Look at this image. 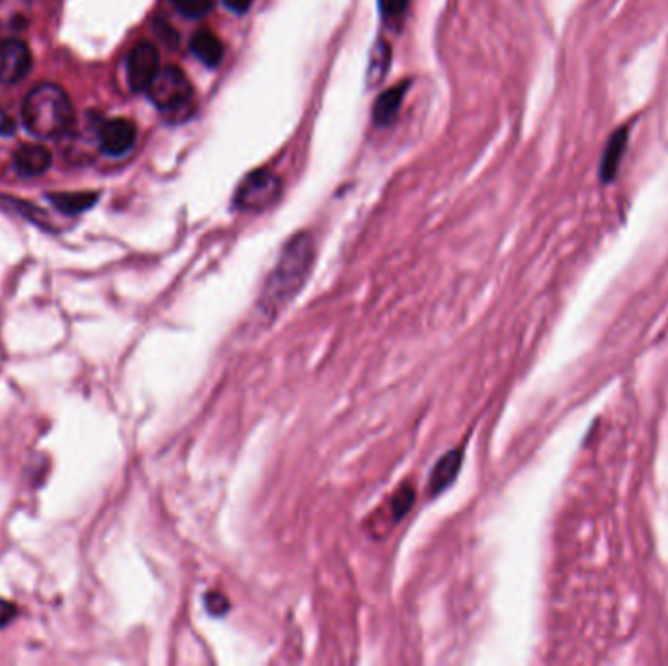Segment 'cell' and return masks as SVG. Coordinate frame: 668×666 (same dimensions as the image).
Instances as JSON below:
<instances>
[{
    "label": "cell",
    "mask_w": 668,
    "mask_h": 666,
    "mask_svg": "<svg viewBox=\"0 0 668 666\" xmlns=\"http://www.w3.org/2000/svg\"><path fill=\"white\" fill-rule=\"evenodd\" d=\"M161 71L159 49L151 41H139L128 55V82L135 92H147Z\"/></svg>",
    "instance_id": "5"
},
{
    "label": "cell",
    "mask_w": 668,
    "mask_h": 666,
    "mask_svg": "<svg viewBox=\"0 0 668 666\" xmlns=\"http://www.w3.org/2000/svg\"><path fill=\"white\" fill-rule=\"evenodd\" d=\"M16 614H18L16 606H14V604H12V602H8V600H3V598H0V628L8 626V623H10L14 618H16Z\"/></svg>",
    "instance_id": "20"
},
{
    "label": "cell",
    "mask_w": 668,
    "mask_h": 666,
    "mask_svg": "<svg viewBox=\"0 0 668 666\" xmlns=\"http://www.w3.org/2000/svg\"><path fill=\"white\" fill-rule=\"evenodd\" d=\"M414 496H416L414 487L411 483L401 484V489L393 494V498L387 505V515H389V518H391V524L401 522L409 515V510L414 505Z\"/></svg>",
    "instance_id": "16"
},
{
    "label": "cell",
    "mask_w": 668,
    "mask_h": 666,
    "mask_svg": "<svg viewBox=\"0 0 668 666\" xmlns=\"http://www.w3.org/2000/svg\"><path fill=\"white\" fill-rule=\"evenodd\" d=\"M147 94L161 112H178L192 102L193 88L183 68L169 65L161 68L157 77L152 78Z\"/></svg>",
    "instance_id": "3"
},
{
    "label": "cell",
    "mask_w": 668,
    "mask_h": 666,
    "mask_svg": "<svg viewBox=\"0 0 668 666\" xmlns=\"http://www.w3.org/2000/svg\"><path fill=\"white\" fill-rule=\"evenodd\" d=\"M282 196V180L270 171L250 172L235 192L233 203L243 212H262Z\"/></svg>",
    "instance_id": "4"
},
{
    "label": "cell",
    "mask_w": 668,
    "mask_h": 666,
    "mask_svg": "<svg viewBox=\"0 0 668 666\" xmlns=\"http://www.w3.org/2000/svg\"><path fill=\"white\" fill-rule=\"evenodd\" d=\"M171 3L186 18H204L212 10V0H171Z\"/></svg>",
    "instance_id": "17"
},
{
    "label": "cell",
    "mask_w": 668,
    "mask_h": 666,
    "mask_svg": "<svg viewBox=\"0 0 668 666\" xmlns=\"http://www.w3.org/2000/svg\"><path fill=\"white\" fill-rule=\"evenodd\" d=\"M51 166V152L46 145H22L14 152V169L20 176H39Z\"/></svg>",
    "instance_id": "9"
},
{
    "label": "cell",
    "mask_w": 668,
    "mask_h": 666,
    "mask_svg": "<svg viewBox=\"0 0 668 666\" xmlns=\"http://www.w3.org/2000/svg\"><path fill=\"white\" fill-rule=\"evenodd\" d=\"M409 0H380V8L385 18H399L405 12Z\"/></svg>",
    "instance_id": "19"
},
{
    "label": "cell",
    "mask_w": 668,
    "mask_h": 666,
    "mask_svg": "<svg viewBox=\"0 0 668 666\" xmlns=\"http://www.w3.org/2000/svg\"><path fill=\"white\" fill-rule=\"evenodd\" d=\"M223 3H225V6L231 12H235V14H245L250 8V5H253V0H223Z\"/></svg>",
    "instance_id": "21"
},
{
    "label": "cell",
    "mask_w": 668,
    "mask_h": 666,
    "mask_svg": "<svg viewBox=\"0 0 668 666\" xmlns=\"http://www.w3.org/2000/svg\"><path fill=\"white\" fill-rule=\"evenodd\" d=\"M462 450H452L440 457L433 469V475H430V494H440L455 481L459 469H462Z\"/></svg>",
    "instance_id": "11"
},
{
    "label": "cell",
    "mask_w": 668,
    "mask_h": 666,
    "mask_svg": "<svg viewBox=\"0 0 668 666\" xmlns=\"http://www.w3.org/2000/svg\"><path fill=\"white\" fill-rule=\"evenodd\" d=\"M407 88L409 82H401V85L387 88L385 92H381V96H378V100L373 104V121L378 123V126L383 128L395 121L402 99H405L407 94Z\"/></svg>",
    "instance_id": "10"
},
{
    "label": "cell",
    "mask_w": 668,
    "mask_h": 666,
    "mask_svg": "<svg viewBox=\"0 0 668 666\" xmlns=\"http://www.w3.org/2000/svg\"><path fill=\"white\" fill-rule=\"evenodd\" d=\"M190 49L207 67H217L223 61V55H225L223 41L210 30H202L193 36L190 41Z\"/></svg>",
    "instance_id": "13"
},
{
    "label": "cell",
    "mask_w": 668,
    "mask_h": 666,
    "mask_svg": "<svg viewBox=\"0 0 668 666\" xmlns=\"http://www.w3.org/2000/svg\"><path fill=\"white\" fill-rule=\"evenodd\" d=\"M315 241L309 233H299L291 239L277 258L272 274L264 284L258 307L268 317L280 313L294 299L313 268Z\"/></svg>",
    "instance_id": "1"
},
{
    "label": "cell",
    "mask_w": 668,
    "mask_h": 666,
    "mask_svg": "<svg viewBox=\"0 0 668 666\" xmlns=\"http://www.w3.org/2000/svg\"><path fill=\"white\" fill-rule=\"evenodd\" d=\"M27 0H0V30H20L27 24Z\"/></svg>",
    "instance_id": "15"
},
{
    "label": "cell",
    "mask_w": 668,
    "mask_h": 666,
    "mask_svg": "<svg viewBox=\"0 0 668 666\" xmlns=\"http://www.w3.org/2000/svg\"><path fill=\"white\" fill-rule=\"evenodd\" d=\"M135 139H137L135 123L125 118L106 121L99 133L100 149L110 157H123L125 152H130L131 147L135 145Z\"/></svg>",
    "instance_id": "7"
},
{
    "label": "cell",
    "mask_w": 668,
    "mask_h": 666,
    "mask_svg": "<svg viewBox=\"0 0 668 666\" xmlns=\"http://www.w3.org/2000/svg\"><path fill=\"white\" fill-rule=\"evenodd\" d=\"M22 120L26 130L37 139L61 137L73 126L75 112L67 92L46 82L27 92L22 106Z\"/></svg>",
    "instance_id": "2"
},
{
    "label": "cell",
    "mask_w": 668,
    "mask_h": 666,
    "mask_svg": "<svg viewBox=\"0 0 668 666\" xmlns=\"http://www.w3.org/2000/svg\"><path fill=\"white\" fill-rule=\"evenodd\" d=\"M630 131H631L630 126H621L608 139L606 149L602 152V161H600V180L604 184L614 182V178L618 176L621 159L625 155V151H628Z\"/></svg>",
    "instance_id": "8"
},
{
    "label": "cell",
    "mask_w": 668,
    "mask_h": 666,
    "mask_svg": "<svg viewBox=\"0 0 668 666\" xmlns=\"http://www.w3.org/2000/svg\"><path fill=\"white\" fill-rule=\"evenodd\" d=\"M99 198H100L99 192H57L47 196V200L67 215L85 213L90 207H94Z\"/></svg>",
    "instance_id": "12"
},
{
    "label": "cell",
    "mask_w": 668,
    "mask_h": 666,
    "mask_svg": "<svg viewBox=\"0 0 668 666\" xmlns=\"http://www.w3.org/2000/svg\"><path fill=\"white\" fill-rule=\"evenodd\" d=\"M389 65H391V47H389V44L383 39L375 41V46L370 51V65L366 71L370 87L380 85L389 71Z\"/></svg>",
    "instance_id": "14"
},
{
    "label": "cell",
    "mask_w": 668,
    "mask_h": 666,
    "mask_svg": "<svg viewBox=\"0 0 668 666\" xmlns=\"http://www.w3.org/2000/svg\"><path fill=\"white\" fill-rule=\"evenodd\" d=\"M205 606L214 616H223L229 609V600L221 592L205 594Z\"/></svg>",
    "instance_id": "18"
},
{
    "label": "cell",
    "mask_w": 668,
    "mask_h": 666,
    "mask_svg": "<svg viewBox=\"0 0 668 666\" xmlns=\"http://www.w3.org/2000/svg\"><path fill=\"white\" fill-rule=\"evenodd\" d=\"M32 68V51L26 41L8 37L0 39V82H20Z\"/></svg>",
    "instance_id": "6"
}]
</instances>
